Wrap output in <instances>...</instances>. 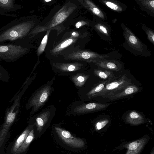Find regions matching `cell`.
<instances>
[{
    "label": "cell",
    "instance_id": "16",
    "mask_svg": "<svg viewBox=\"0 0 154 154\" xmlns=\"http://www.w3.org/2000/svg\"><path fill=\"white\" fill-rule=\"evenodd\" d=\"M98 67L108 69L114 70L116 71H120L122 69V65L119 63L111 60L102 59L95 63Z\"/></svg>",
    "mask_w": 154,
    "mask_h": 154
},
{
    "label": "cell",
    "instance_id": "6",
    "mask_svg": "<svg viewBox=\"0 0 154 154\" xmlns=\"http://www.w3.org/2000/svg\"><path fill=\"white\" fill-rule=\"evenodd\" d=\"M76 8V6L74 4L68 3L63 6L45 26L38 27L32 32L34 31V33L38 32L51 29L64 21Z\"/></svg>",
    "mask_w": 154,
    "mask_h": 154
},
{
    "label": "cell",
    "instance_id": "2",
    "mask_svg": "<svg viewBox=\"0 0 154 154\" xmlns=\"http://www.w3.org/2000/svg\"><path fill=\"white\" fill-rule=\"evenodd\" d=\"M136 82H137L134 77L126 74L114 76L107 83L104 88L96 97L101 96L103 98L108 99Z\"/></svg>",
    "mask_w": 154,
    "mask_h": 154
},
{
    "label": "cell",
    "instance_id": "12",
    "mask_svg": "<svg viewBox=\"0 0 154 154\" xmlns=\"http://www.w3.org/2000/svg\"><path fill=\"white\" fill-rule=\"evenodd\" d=\"M125 122L131 125L137 126L146 123L147 120L142 113L133 110L129 111L126 114Z\"/></svg>",
    "mask_w": 154,
    "mask_h": 154
},
{
    "label": "cell",
    "instance_id": "24",
    "mask_svg": "<svg viewBox=\"0 0 154 154\" xmlns=\"http://www.w3.org/2000/svg\"><path fill=\"white\" fill-rule=\"evenodd\" d=\"M95 75L100 78L103 79H110L114 77L112 72L108 70H101L95 69L94 71Z\"/></svg>",
    "mask_w": 154,
    "mask_h": 154
},
{
    "label": "cell",
    "instance_id": "27",
    "mask_svg": "<svg viewBox=\"0 0 154 154\" xmlns=\"http://www.w3.org/2000/svg\"><path fill=\"white\" fill-rule=\"evenodd\" d=\"M103 2L107 7L116 11L121 12L123 10L122 7L116 3L108 1H103Z\"/></svg>",
    "mask_w": 154,
    "mask_h": 154
},
{
    "label": "cell",
    "instance_id": "22",
    "mask_svg": "<svg viewBox=\"0 0 154 154\" xmlns=\"http://www.w3.org/2000/svg\"><path fill=\"white\" fill-rule=\"evenodd\" d=\"M89 77V75L78 73L73 75L71 79L75 85L81 87L84 85Z\"/></svg>",
    "mask_w": 154,
    "mask_h": 154
},
{
    "label": "cell",
    "instance_id": "10",
    "mask_svg": "<svg viewBox=\"0 0 154 154\" xmlns=\"http://www.w3.org/2000/svg\"><path fill=\"white\" fill-rule=\"evenodd\" d=\"M149 139V135L146 134L137 139L126 142L122 146L127 150L125 154H141Z\"/></svg>",
    "mask_w": 154,
    "mask_h": 154
},
{
    "label": "cell",
    "instance_id": "23",
    "mask_svg": "<svg viewBox=\"0 0 154 154\" xmlns=\"http://www.w3.org/2000/svg\"><path fill=\"white\" fill-rule=\"evenodd\" d=\"M77 40V38H72L65 40L57 46L52 50L53 52L57 53L59 52L75 42Z\"/></svg>",
    "mask_w": 154,
    "mask_h": 154
},
{
    "label": "cell",
    "instance_id": "20",
    "mask_svg": "<svg viewBox=\"0 0 154 154\" xmlns=\"http://www.w3.org/2000/svg\"><path fill=\"white\" fill-rule=\"evenodd\" d=\"M112 79L102 82L91 90L86 94V96H88V98L91 99L96 97L97 94L104 88L107 83Z\"/></svg>",
    "mask_w": 154,
    "mask_h": 154
},
{
    "label": "cell",
    "instance_id": "1",
    "mask_svg": "<svg viewBox=\"0 0 154 154\" xmlns=\"http://www.w3.org/2000/svg\"><path fill=\"white\" fill-rule=\"evenodd\" d=\"M51 80L40 86L32 94L25 106L27 110H30V116H32L46 103L54 91L53 85L54 80Z\"/></svg>",
    "mask_w": 154,
    "mask_h": 154
},
{
    "label": "cell",
    "instance_id": "26",
    "mask_svg": "<svg viewBox=\"0 0 154 154\" xmlns=\"http://www.w3.org/2000/svg\"><path fill=\"white\" fill-rule=\"evenodd\" d=\"M142 28L146 34L148 39L154 45V30L144 25H142Z\"/></svg>",
    "mask_w": 154,
    "mask_h": 154
},
{
    "label": "cell",
    "instance_id": "32",
    "mask_svg": "<svg viewBox=\"0 0 154 154\" xmlns=\"http://www.w3.org/2000/svg\"><path fill=\"white\" fill-rule=\"evenodd\" d=\"M149 154H154V146L152 148Z\"/></svg>",
    "mask_w": 154,
    "mask_h": 154
},
{
    "label": "cell",
    "instance_id": "19",
    "mask_svg": "<svg viewBox=\"0 0 154 154\" xmlns=\"http://www.w3.org/2000/svg\"><path fill=\"white\" fill-rule=\"evenodd\" d=\"M85 8L90 10L98 17L104 18V16L102 11L92 2L88 0H79Z\"/></svg>",
    "mask_w": 154,
    "mask_h": 154
},
{
    "label": "cell",
    "instance_id": "31",
    "mask_svg": "<svg viewBox=\"0 0 154 154\" xmlns=\"http://www.w3.org/2000/svg\"><path fill=\"white\" fill-rule=\"evenodd\" d=\"M86 24L85 22L80 21L77 22L75 24V26L76 28H79L82 26Z\"/></svg>",
    "mask_w": 154,
    "mask_h": 154
},
{
    "label": "cell",
    "instance_id": "5",
    "mask_svg": "<svg viewBox=\"0 0 154 154\" xmlns=\"http://www.w3.org/2000/svg\"><path fill=\"white\" fill-rule=\"evenodd\" d=\"M21 97L18 95L14 101L7 110L5 116V121L0 131V147H1L11 125L14 122L20 107V101Z\"/></svg>",
    "mask_w": 154,
    "mask_h": 154
},
{
    "label": "cell",
    "instance_id": "28",
    "mask_svg": "<svg viewBox=\"0 0 154 154\" xmlns=\"http://www.w3.org/2000/svg\"><path fill=\"white\" fill-rule=\"evenodd\" d=\"M109 121L107 119L101 120L97 122L95 126L96 130H99L104 127L109 122Z\"/></svg>",
    "mask_w": 154,
    "mask_h": 154
},
{
    "label": "cell",
    "instance_id": "15",
    "mask_svg": "<svg viewBox=\"0 0 154 154\" xmlns=\"http://www.w3.org/2000/svg\"><path fill=\"white\" fill-rule=\"evenodd\" d=\"M142 90L140 84L134 83L127 87L121 92L119 93L108 99L109 100H113L132 95L140 92Z\"/></svg>",
    "mask_w": 154,
    "mask_h": 154
},
{
    "label": "cell",
    "instance_id": "29",
    "mask_svg": "<svg viewBox=\"0 0 154 154\" xmlns=\"http://www.w3.org/2000/svg\"><path fill=\"white\" fill-rule=\"evenodd\" d=\"M13 0H0V6L3 8H9L13 5Z\"/></svg>",
    "mask_w": 154,
    "mask_h": 154
},
{
    "label": "cell",
    "instance_id": "9",
    "mask_svg": "<svg viewBox=\"0 0 154 154\" xmlns=\"http://www.w3.org/2000/svg\"><path fill=\"white\" fill-rule=\"evenodd\" d=\"M108 55H100L96 53L87 50H78L69 54L66 59L95 63L96 62L106 58Z\"/></svg>",
    "mask_w": 154,
    "mask_h": 154
},
{
    "label": "cell",
    "instance_id": "4",
    "mask_svg": "<svg viewBox=\"0 0 154 154\" xmlns=\"http://www.w3.org/2000/svg\"><path fill=\"white\" fill-rule=\"evenodd\" d=\"M34 21L31 20L20 22L2 32L0 35V42L6 40H14L24 36L34 27Z\"/></svg>",
    "mask_w": 154,
    "mask_h": 154
},
{
    "label": "cell",
    "instance_id": "30",
    "mask_svg": "<svg viewBox=\"0 0 154 154\" xmlns=\"http://www.w3.org/2000/svg\"><path fill=\"white\" fill-rule=\"evenodd\" d=\"M96 28L102 33L107 35H108V33L106 28L104 26L101 24H98L95 26Z\"/></svg>",
    "mask_w": 154,
    "mask_h": 154
},
{
    "label": "cell",
    "instance_id": "7",
    "mask_svg": "<svg viewBox=\"0 0 154 154\" xmlns=\"http://www.w3.org/2000/svg\"><path fill=\"white\" fill-rule=\"evenodd\" d=\"M56 110V108L54 105H49L31 118L30 120L34 121L32 124L35 125L39 132H41L44 128L53 118L55 115Z\"/></svg>",
    "mask_w": 154,
    "mask_h": 154
},
{
    "label": "cell",
    "instance_id": "13",
    "mask_svg": "<svg viewBox=\"0 0 154 154\" xmlns=\"http://www.w3.org/2000/svg\"><path fill=\"white\" fill-rule=\"evenodd\" d=\"M113 103L102 104L96 103H84L76 107L74 112L78 113H84L92 112L102 110L107 107Z\"/></svg>",
    "mask_w": 154,
    "mask_h": 154
},
{
    "label": "cell",
    "instance_id": "3",
    "mask_svg": "<svg viewBox=\"0 0 154 154\" xmlns=\"http://www.w3.org/2000/svg\"><path fill=\"white\" fill-rule=\"evenodd\" d=\"M121 26L128 50L136 56L145 57H151V53L147 46L123 23Z\"/></svg>",
    "mask_w": 154,
    "mask_h": 154
},
{
    "label": "cell",
    "instance_id": "8",
    "mask_svg": "<svg viewBox=\"0 0 154 154\" xmlns=\"http://www.w3.org/2000/svg\"><path fill=\"white\" fill-rule=\"evenodd\" d=\"M28 49L20 46L13 45H1L0 57L7 61L14 60L24 54Z\"/></svg>",
    "mask_w": 154,
    "mask_h": 154
},
{
    "label": "cell",
    "instance_id": "25",
    "mask_svg": "<svg viewBox=\"0 0 154 154\" xmlns=\"http://www.w3.org/2000/svg\"><path fill=\"white\" fill-rule=\"evenodd\" d=\"M51 31V29L47 30L46 35L44 36L37 50V54L38 56L44 51L48 42V35Z\"/></svg>",
    "mask_w": 154,
    "mask_h": 154
},
{
    "label": "cell",
    "instance_id": "18",
    "mask_svg": "<svg viewBox=\"0 0 154 154\" xmlns=\"http://www.w3.org/2000/svg\"><path fill=\"white\" fill-rule=\"evenodd\" d=\"M35 126V124L29 125L20 135L11 149V152L12 153L14 154L21 146L27 138L31 129Z\"/></svg>",
    "mask_w": 154,
    "mask_h": 154
},
{
    "label": "cell",
    "instance_id": "11",
    "mask_svg": "<svg viewBox=\"0 0 154 154\" xmlns=\"http://www.w3.org/2000/svg\"><path fill=\"white\" fill-rule=\"evenodd\" d=\"M54 129L59 137L66 144L78 148L84 146L85 143L83 140L73 137L68 131L57 127H55Z\"/></svg>",
    "mask_w": 154,
    "mask_h": 154
},
{
    "label": "cell",
    "instance_id": "14",
    "mask_svg": "<svg viewBox=\"0 0 154 154\" xmlns=\"http://www.w3.org/2000/svg\"><path fill=\"white\" fill-rule=\"evenodd\" d=\"M83 65L81 63L75 62L70 63H54L53 69L56 73L76 71L81 69Z\"/></svg>",
    "mask_w": 154,
    "mask_h": 154
},
{
    "label": "cell",
    "instance_id": "33",
    "mask_svg": "<svg viewBox=\"0 0 154 154\" xmlns=\"http://www.w3.org/2000/svg\"><path fill=\"white\" fill-rule=\"evenodd\" d=\"M45 1L46 2H49L51 1V0H45Z\"/></svg>",
    "mask_w": 154,
    "mask_h": 154
},
{
    "label": "cell",
    "instance_id": "21",
    "mask_svg": "<svg viewBox=\"0 0 154 154\" xmlns=\"http://www.w3.org/2000/svg\"><path fill=\"white\" fill-rule=\"evenodd\" d=\"M34 138V131L32 129L21 146L14 154H20L25 152Z\"/></svg>",
    "mask_w": 154,
    "mask_h": 154
},
{
    "label": "cell",
    "instance_id": "17",
    "mask_svg": "<svg viewBox=\"0 0 154 154\" xmlns=\"http://www.w3.org/2000/svg\"><path fill=\"white\" fill-rule=\"evenodd\" d=\"M141 9L154 18V0H134Z\"/></svg>",
    "mask_w": 154,
    "mask_h": 154
}]
</instances>
